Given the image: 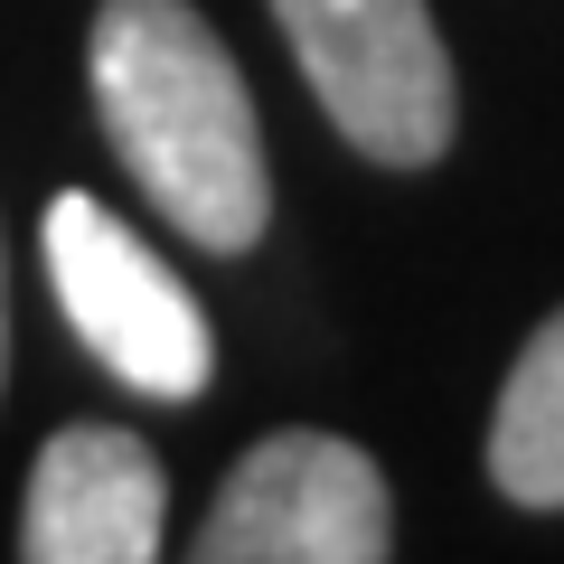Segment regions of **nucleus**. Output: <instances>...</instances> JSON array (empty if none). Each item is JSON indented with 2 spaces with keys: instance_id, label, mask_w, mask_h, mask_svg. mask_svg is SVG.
<instances>
[{
  "instance_id": "obj_1",
  "label": "nucleus",
  "mask_w": 564,
  "mask_h": 564,
  "mask_svg": "<svg viewBox=\"0 0 564 564\" xmlns=\"http://www.w3.org/2000/svg\"><path fill=\"white\" fill-rule=\"evenodd\" d=\"M85 76H95V113L141 198L188 245L245 254L273 217V180H263L254 95L217 29L188 0H104L85 39Z\"/></svg>"
},
{
  "instance_id": "obj_2",
  "label": "nucleus",
  "mask_w": 564,
  "mask_h": 564,
  "mask_svg": "<svg viewBox=\"0 0 564 564\" xmlns=\"http://www.w3.org/2000/svg\"><path fill=\"white\" fill-rule=\"evenodd\" d=\"M273 20L348 151L386 170H433L452 151L462 85L423 0H273Z\"/></svg>"
},
{
  "instance_id": "obj_3",
  "label": "nucleus",
  "mask_w": 564,
  "mask_h": 564,
  "mask_svg": "<svg viewBox=\"0 0 564 564\" xmlns=\"http://www.w3.org/2000/svg\"><path fill=\"white\" fill-rule=\"evenodd\" d=\"M47 282H57V311L104 367H113L132 395L188 404L217 377V339H207V311L188 302V282L170 273L113 207H95L85 188L47 198Z\"/></svg>"
},
{
  "instance_id": "obj_4",
  "label": "nucleus",
  "mask_w": 564,
  "mask_h": 564,
  "mask_svg": "<svg viewBox=\"0 0 564 564\" xmlns=\"http://www.w3.org/2000/svg\"><path fill=\"white\" fill-rule=\"evenodd\" d=\"M188 555L198 564H377L395 555L386 470L339 433H263L207 499V527L188 536Z\"/></svg>"
},
{
  "instance_id": "obj_5",
  "label": "nucleus",
  "mask_w": 564,
  "mask_h": 564,
  "mask_svg": "<svg viewBox=\"0 0 564 564\" xmlns=\"http://www.w3.org/2000/svg\"><path fill=\"white\" fill-rule=\"evenodd\" d=\"M170 527L161 452L122 423H66L47 433L20 508V555L29 564H151Z\"/></svg>"
},
{
  "instance_id": "obj_6",
  "label": "nucleus",
  "mask_w": 564,
  "mask_h": 564,
  "mask_svg": "<svg viewBox=\"0 0 564 564\" xmlns=\"http://www.w3.org/2000/svg\"><path fill=\"white\" fill-rule=\"evenodd\" d=\"M489 480L518 508H564V311L518 348L489 414Z\"/></svg>"
},
{
  "instance_id": "obj_7",
  "label": "nucleus",
  "mask_w": 564,
  "mask_h": 564,
  "mask_svg": "<svg viewBox=\"0 0 564 564\" xmlns=\"http://www.w3.org/2000/svg\"><path fill=\"white\" fill-rule=\"evenodd\" d=\"M0 377H10V254H0Z\"/></svg>"
}]
</instances>
